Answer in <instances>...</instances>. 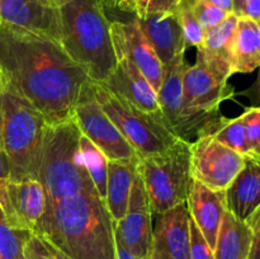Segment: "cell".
<instances>
[{"mask_svg":"<svg viewBox=\"0 0 260 259\" xmlns=\"http://www.w3.org/2000/svg\"><path fill=\"white\" fill-rule=\"evenodd\" d=\"M136 165L134 163L108 160L106 206L113 222L122 220L127 212Z\"/></svg>","mask_w":260,"mask_h":259,"instance_id":"7402d4cb","label":"cell"},{"mask_svg":"<svg viewBox=\"0 0 260 259\" xmlns=\"http://www.w3.org/2000/svg\"><path fill=\"white\" fill-rule=\"evenodd\" d=\"M226 210L246 221L260 207V160L245 159V165L225 190Z\"/></svg>","mask_w":260,"mask_h":259,"instance_id":"ffe728a7","label":"cell"},{"mask_svg":"<svg viewBox=\"0 0 260 259\" xmlns=\"http://www.w3.org/2000/svg\"><path fill=\"white\" fill-rule=\"evenodd\" d=\"M24 259H55V256L45 241L33 234L24 246Z\"/></svg>","mask_w":260,"mask_h":259,"instance_id":"4dcf8cb0","label":"cell"},{"mask_svg":"<svg viewBox=\"0 0 260 259\" xmlns=\"http://www.w3.org/2000/svg\"><path fill=\"white\" fill-rule=\"evenodd\" d=\"M246 2H248V0H233V13L234 14H236L239 17V15H240L241 9H243V7L245 5Z\"/></svg>","mask_w":260,"mask_h":259,"instance_id":"60d3db41","label":"cell"},{"mask_svg":"<svg viewBox=\"0 0 260 259\" xmlns=\"http://www.w3.org/2000/svg\"><path fill=\"white\" fill-rule=\"evenodd\" d=\"M47 126L43 114L3 81L0 146L9 160L12 179H35Z\"/></svg>","mask_w":260,"mask_h":259,"instance_id":"277c9868","label":"cell"},{"mask_svg":"<svg viewBox=\"0 0 260 259\" xmlns=\"http://www.w3.org/2000/svg\"><path fill=\"white\" fill-rule=\"evenodd\" d=\"M187 206L190 218L213 250L218 229L226 211L225 190H213L193 179Z\"/></svg>","mask_w":260,"mask_h":259,"instance_id":"d6986e66","label":"cell"},{"mask_svg":"<svg viewBox=\"0 0 260 259\" xmlns=\"http://www.w3.org/2000/svg\"><path fill=\"white\" fill-rule=\"evenodd\" d=\"M238 18V15L230 13L222 22L205 30L202 45L197 47V58L226 83L234 74L233 50Z\"/></svg>","mask_w":260,"mask_h":259,"instance_id":"ac0fdd59","label":"cell"},{"mask_svg":"<svg viewBox=\"0 0 260 259\" xmlns=\"http://www.w3.org/2000/svg\"><path fill=\"white\" fill-rule=\"evenodd\" d=\"M0 208L12 228L35 234L46 208L42 184L37 179L8 178L3 180L0 183Z\"/></svg>","mask_w":260,"mask_h":259,"instance_id":"30bf717a","label":"cell"},{"mask_svg":"<svg viewBox=\"0 0 260 259\" xmlns=\"http://www.w3.org/2000/svg\"><path fill=\"white\" fill-rule=\"evenodd\" d=\"M203 2L216 5V7L226 10L228 13H233V0H203Z\"/></svg>","mask_w":260,"mask_h":259,"instance_id":"f35d334b","label":"cell"},{"mask_svg":"<svg viewBox=\"0 0 260 259\" xmlns=\"http://www.w3.org/2000/svg\"><path fill=\"white\" fill-rule=\"evenodd\" d=\"M10 178V165L4 150L0 146V183Z\"/></svg>","mask_w":260,"mask_h":259,"instance_id":"8d00e7d4","label":"cell"},{"mask_svg":"<svg viewBox=\"0 0 260 259\" xmlns=\"http://www.w3.org/2000/svg\"><path fill=\"white\" fill-rule=\"evenodd\" d=\"M96 102L109 117L139 157L164 152L178 141L161 118L136 108L126 99L112 93L101 83L93 81Z\"/></svg>","mask_w":260,"mask_h":259,"instance_id":"8992f818","label":"cell"},{"mask_svg":"<svg viewBox=\"0 0 260 259\" xmlns=\"http://www.w3.org/2000/svg\"><path fill=\"white\" fill-rule=\"evenodd\" d=\"M139 259H151L150 256H145V258H139Z\"/></svg>","mask_w":260,"mask_h":259,"instance_id":"f6af8a7d","label":"cell"},{"mask_svg":"<svg viewBox=\"0 0 260 259\" xmlns=\"http://www.w3.org/2000/svg\"><path fill=\"white\" fill-rule=\"evenodd\" d=\"M190 215L182 203L156 215L150 249L151 259H189Z\"/></svg>","mask_w":260,"mask_h":259,"instance_id":"9a60e30c","label":"cell"},{"mask_svg":"<svg viewBox=\"0 0 260 259\" xmlns=\"http://www.w3.org/2000/svg\"><path fill=\"white\" fill-rule=\"evenodd\" d=\"M103 84L112 93L126 99L136 108L162 119L157 91L134 62L119 58L116 69Z\"/></svg>","mask_w":260,"mask_h":259,"instance_id":"2e32d148","label":"cell"},{"mask_svg":"<svg viewBox=\"0 0 260 259\" xmlns=\"http://www.w3.org/2000/svg\"><path fill=\"white\" fill-rule=\"evenodd\" d=\"M3 81L43 114L48 124L73 119L88 75L60 42L43 35L0 24Z\"/></svg>","mask_w":260,"mask_h":259,"instance_id":"7a4b0ae2","label":"cell"},{"mask_svg":"<svg viewBox=\"0 0 260 259\" xmlns=\"http://www.w3.org/2000/svg\"><path fill=\"white\" fill-rule=\"evenodd\" d=\"M233 96V88L211 73L200 58L187 66L183 75V102L187 114L201 117L215 113L225 99Z\"/></svg>","mask_w":260,"mask_h":259,"instance_id":"4fadbf2b","label":"cell"},{"mask_svg":"<svg viewBox=\"0 0 260 259\" xmlns=\"http://www.w3.org/2000/svg\"><path fill=\"white\" fill-rule=\"evenodd\" d=\"M0 259H2V258H0Z\"/></svg>","mask_w":260,"mask_h":259,"instance_id":"bcb514c9","label":"cell"},{"mask_svg":"<svg viewBox=\"0 0 260 259\" xmlns=\"http://www.w3.org/2000/svg\"><path fill=\"white\" fill-rule=\"evenodd\" d=\"M104 5V9H116L118 0H102Z\"/></svg>","mask_w":260,"mask_h":259,"instance_id":"b9f144b4","label":"cell"},{"mask_svg":"<svg viewBox=\"0 0 260 259\" xmlns=\"http://www.w3.org/2000/svg\"><path fill=\"white\" fill-rule=\"evenodd\" d=\"M0 24L61 41L60 8L52 0H0Z\"/></svg>","mask_w":260,"mask_h":259,"instance_id":"5bb4252c","label":"cell"},{"mask_svg":"<svg viewBox=\"0 0 260 259\" xmlns=\"http://www.w3.org/2000/svg\"><path fill=\"white\" fill-rule=\"evenodd\" d=\"M182 0H150L147 13H175Z\"/></svg>","mask_w":260,"mask_h":259,"instance_id":"836d02e7","label":"cell"},{"mask_svg":"<svg viewBox=\"0 0 260 259\" xmlns=\"http://www.w3.org/2000/svg\"><path fill=\"white\" fill-rule=\"evenodd\" d=\"M80 135L74 119L46 128L35 175L46 208L35 235L70 259H114L113 221L81 161Z\"/></svg>","mask_w":260,"mask_h":259,"instance_id":"6da1fadb","label":"cell"},{"mask_svg":"<svg viewBox=\"0 0 260 259\" xmlns=\"http://www.w3.org/2000/svg\"><path fill=\"white\" fill-rule=\"evenodd\" d=\"M111 37L117 61L127 58L144 74L152 88L159 90L164 76V66L149 40L142 32L136 18L131 22H111Z\"/></svg>","mask_w":260,"mask_h":259,"instance_id":"7c38bea8","label":"cell"},{"mask_svg":"<svg viewBox=\"0 0 260 259\" xmlns=\"http://www.w3.org/2000/svg\"><path fill=\"white\" fill-rule=\"evenodd\" d=\"M71 2H74V0H52V3H53V4H55L57 8L63 7V5L69 4V3H71Z\"/></svg>","mask_w":260,"mask_h":259,"instance_id":"7bdbcfd3","label":"cell"},{"mask_svg":"<svg viewBox=\"0 0 260 259\" xmlns=\"http://www.w3.org/2000/svg\"><path fill=\"white\" fill-rule=\"evenodd\" d=\"M136 19L164 68L184 58L187 46L177 12L147 13Z\"/></svg>","mask_w":260,"mask_h":259,"instance_id":"e0dca14e","label":"cell"},{"mask_svg":"<svg viewBox=\"0 0 260 259\" xmlns=\"http://www.w3.org/2000/svg\"><path fill=\"white\" fill-rule=\"evenodd\" d=\"M189 229H190V253L189 259H215L213 256V250L206 243L205 238L202 236L201 231L193 222V220H189Z\"/></svg>","mask_w":260,"mask_h":259,"instance_id":"f546056e","label":"cell"},{"mask_svg":"<svg viewBox=\"0 0 260 259\" xmlns=\"http://www.w3.org/2000/svg\"><path fill=\"white\" fill-rule=\"evenodd\" d=\"M245 165V157L211 136H201L190 142V172L213 190H226Z\"/></svg>","mask_w":260,"mask_h":259,"instance_id":"9c48e42d","label":"cell"},{"mask_svg":"<svg viewBox=\"0 0 260 259\" xmlns=\"http://www.w3.org/2000/svg\"><path fill=\"white\" fill-rule=\"evenodd\" d=\"M210 136L225 146L230 147L234 151L243 155L245 159H248V157L254 159L250 147H249L248 140H246L245 127H244L243 119L240 116L236 117V118L223 117Z\"/></svg>","mask_w":260,"mask_h":259,"instance_id":"d4e9b609","label":"cell"},{"mask_svg":"<svg viewBox=\"0 0 260 259\" xmlns=\"http://www.w3.org/2000/svg\"><path fill=\"white\" fill-rule=\"evenodd\" d=\"M177 14L179 18L183 36H184L185 46L187 47H200L203 42V37H205V29L201 27L194 13H193L190 0H182L177 10Z\"/></svg>","mask_w":260,"mask_h":259,"instance_id":"4316f807","label":"cell"},{"mask_svg":"<svg viewBox=\"0 0 260 259\" xmlns=\"http://www.w3.org/2000/svg\"><path fill=\"white\" fill-rule=\"evenodd\" d=\"M136 170L154 215L187 203L193 182L189 142L179 139L164 152L140 157Z\"/></svg>","mask_w":260,"mask_h":259,"instance_id":"5b68a950","label":"cell"},{"mask_svg":"<svg viewBox=\"0 0 260 259\" xmlns=\"http://www.w3.org/2000/svg\"><path fill=\"white\" fill-rule=\"evenodd\" d=\"M239 17H246L260 24V0H248L241 9Z\"/></svg>","mask_w":260,"mask_h":259,"instance_id":"e575fe53","label":"cell"},{"mask_svg":"<svg viewBox=\"0 0 260 259\" xmlns=\"http://www.w3.org/2000/svg\"><path fill=\"white\" fill-rule=\"evenodd\" d=\"M251 244L253 234L246 221L239 220L226 210L213 249L215 259H249Z\"/></svg>","mask_w":260,"mask_h":259,"instance_id":"44dd1931","label":"cell"},{"mask_svg":"<svg viewBox=\"0 0 260 259\" xmlns=\"http://www.w3.org/2000/svg\"><path fill=\"white\" fill-rule=\"evenodd\" d=\"M114 236L134 256L150 255L152 241V212L144 183L136 170L129 195L127 212L122 220L113 222Z\"/></svg>","mask_w":260,"mask_h":259,"instance_id":"8fae6325","label":"cell"},{"mask_svg":"<svg viewBox=\"0 0 260 259\" xmlns=\"http://www.w3.org/2000/svg\"><path fill=\"white\" fill-rule=\"evenodd\" d=\"M260 66V24L239 17L233 50L234 74L253 73Z\"/></svg>","mask_w":260,"mask_h":259,"instance_id":"603a6c76","label":"cell"},{"mask_svg":"<svg viewBox=\"0 0 260 259\" xmlns=\"http://www.w3.org/2000/svg\"><path fill=\"white\" fill-rule=\"evenodd\" d=\"M79 152L86 172L90 175L96 190L102 200L106 202L107 195V175H108V159L106 155L88 139L80 135L79 139Z\"/></svg>","mask_w":260,"mask_h":259,"instance_id":"cb8c5ba5","label":"cell"},{"mask_svg":"<svg viewBox=\"0 0 260 259\" xmlns=\"http://www.w3.org/2000/svg\"><path fill=\"white\" fill-rule=\"evenodd\" d=\"M33 234L12 228L0 208V258L24 259V246Z\"/></svg>","mask_w":260,"mask_h":259,"instance_id":"484cf974","label":"cell"},{"mask_svg":"<svg viewBox=\"0 0 260 259\" xmlns=\"http://www.w3.org/2000/svg\"><path fill=\"white\" fill-rule=\"evenodd\" d=\"M246 223L250 228L253 234V244H251L250 258L249 259H260V207L256 208L249 218Z\"/></svg>","mask_w":260,"mask_h":259,"instance_id":"1f68e13d","label":"cell"},{"mask_svg":"<svg viewBox=\"0 0 260 259\" xmlns=\"http://www.w3.org/2000/svg\"><path fill=\"white\" fill-rule=\"evenodd\" d=\"M61 46L88 78L104 83L117 66L111 22L102 0H74L60 8Z\"/></svg>","mask_w":260,"mask_h":259,"instance_id":"3957f363","label":"cell"},{"mask_svg":"<svg viewBox=\"0 0 260 259\" xmlns=\"http://www.w3.org/2000/svg\"><path fill=\"white\" fill-rule=\"evenodd\" d=\"M3 84V74H2V70H0V85Z\"/></svg>","mask_w":260,"mask_h":259,"instance_id":"ee69618b","label":"cell"},{"mask_svg":"<svg viewBox=\"0 0 260 259\" xmlns=\"http://www.w3.org/2000/svg\"><path fill=\"white\" fill-rule=\"evenodd\" d=\"M150 0H118L116 9L122 12L132 13L135 18L144 19L147 14V8H149Z\"/></svg>","mask_w":260,"mask_h":259,"instance_id":"d6a6232c","label":"cell"},{"mask_svg":"<svg viewBox=\"0 0 260 259\" xmlns=\"http://www.w3.org/2000/svg\"><path fill=\"white\" fill-rule=\"evenodd\" d=\"M73 119L81 134L88 137L108 160L134 164L139 163L137 152L96 102L90 79L81 88L78 102L74 107Z\"/></svg>","mask_w":260,"mask_h":259,"instance_id":"52a82bcc","label":"cell"},{"mask_svg":"<svg viewBox=\"0 0 260 259\" xmlns=\"http://www.w3.org/2000/svg\"><path fill=\"white\" fill-rule=\"evenodd\" d=\"M249 147L254 159L260 160V108L249 107L241 114Z\"/></svg>","mask_w":260,"mask_h":259,"instance_id":"83f0119b","label":"cell"},{"mask_svg":"<svg viewBox=\"0 0 260 259\" xmlns=\"http://www.w3.org/2000/svg\"><path fill=\"white\" fill-rule=\"evenodd\" d=\"M187 61H177L164 68L161 85L157 90V102L161 111L162 121L168 128L180 140L193 142L201 136L203 130L221 117L220 111L207 116L192 117L187 114L183 102V75L187 69Z\"/></svg>","mask_w":260,"mask_h":259,"instance_id":"ba28073f","label":"cell"},{"mask_svg":"<svg viewBox=\"0 0 260 259\" xmlns=\"http://www.w3.org/2000/svg\"><path fill=\"white\" fill-rule=\"evenodd\" d=\"M259 73L256 76V80L254 81L253 85L250 86L246 90L241 91V95L248 96L249 101H250L251 107H259L260 108V66H259Z\"/></svg>","mask_w":260,"mask_h":259,"instance_id":"d590c367","label":"cell"},{"mask_svg":"<svg viewBox=\"0 0 260 259\" xmlns=\"http://www.w3.org/2000/svg\"><path fill=\"white\" fill-rule=\"evenodd\" d=\"M42 240H43V239H42ZM43 241H45L46 245L48 246V249H50V250H51V253L53 254L55 259H70V258H69V256H66L65 254L62 253V251H60V250H58V249H56L55 246L51 245L50 243H47V241H46V240H43Z\"/></svg>","mask_w":260,"mask_h":259,"instance_id":"ab89813d","label":"cell"},{"mask_svg":"<svg viewBox=\"0 0 260 259\" xmlns=\"http://www.w3.org/2000/svg\"><path fill=\"white\" fill-rule=\"evenodd\" d=\"M190 4H192V10L198 23L205 30L217 25L230 14L226 10L203 0H190Z\"/></svg>","mask_w":260,"mask_h":259,"instance_id":"f1b7e54d","label":"cell"},{"mask_svg":"<svg viewBox=\"0 0 260 259\" xmlns=\"http://www.w3.org/2000/svg\"><path fill=\"white\" fill-rule=\"evenodd\" d=\"M114 259H137L122 245V243L116 236H114Z\"/></svg>","mask_w":260,"mask_h":259,"instance_id":"74e56055","label":"cell"}]
</instances>
